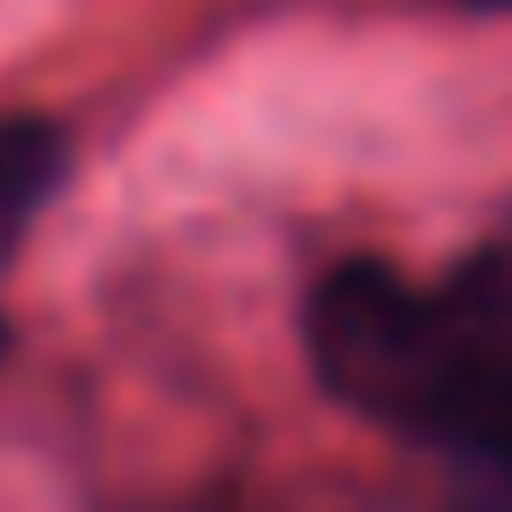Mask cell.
I'll use <instances>...</instances> for the list:
<instances>
[{
	"mask_svg": "<svg viewBox=\"0 0 512 512\" xmlns=\"http://www.w3.org/2000/svg\"><path fill=\"white\" fill-rule=\"evenodd\" d=\"M68 181V136L38 113H16V121H0V264L23 249L31 219L61 196Z\"/></svg>",
	"mask_w": 512,
	"mask_h": 512,
	"instance_id": "1",
	"label": "cell"
},
{
	"mask_svg": "<svg viewBox=\"0 0 512 512\" xmlns=\"http://www.w3.org/2000/svg\"><path fill=\"white\" fill-rule=\"evenodd\" d=\"M460 445L482 452V460H497L512 475V332H505V354H497L490 384H482V400H475V415H467Z\"/></svg>",
	"mask_w": 512,
	"mask_h": 512,
	"instance_id": "2",
	"label": "cell"
},
{
	"mask_svg": "<svg viewBox=\"0 0 512 512\" xmlns=\"http://www.w3.org/2000/svg\"><path fill=\"white\" fill-rule=\"evenodd\" d=\"M460 8H482V16H512V0H460Z\"/></svg>",
	"mask_w": 512,
	"mask_h": 512,
	"instance_id": "3",
	"label": "cell"
},
{
	"mask_svg": "<svg viewBox=\"0 0 512 512\" xmlns=\"http://www.w3.org/2000/svg\"><path fill=\"white\" fill-rule=\"evenodd\" d=\"M0 354H8V324H0Z\"/></svg>",
	"mask_w": 512,
	"mask_h": 512,
	"instance_id": "4",
	"label": "cell"
}]
</instances>
